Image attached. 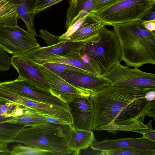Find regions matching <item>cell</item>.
<instances>
[{
  "mask_svg": "<svg viewBox=\"0 0 155 155\" xmlns=\"http://www.w3.org/2000/svg\"><path fill=\"white\" fill-rule=\"evenodd\" d=\"M102 155H155V150L125 148L112 151H98Z\"/></svg>",
  "mask_w": 155,
  "mask_h": 155,
  "instance_id": "24",
  "label": "cell"
},
{
  "mask_svg": "<svg viewBox=\"0 0 155 155\" xmlns=\"http://www.w3.org/2000/svg\"><path fill=\"white\" fill-rule=\"evenodd\" d=\"M155 87L116 86L111 85L91 93L94 107L92 130L113 134L118 131L142 134L152 129V120L144 124L146 116L155 119V101L145 98Z\"/></svg>",
  "mask_w": 155,
  "mask_h": 155,
  "instance_id": "1",
  "label": "cell"
},
{
  "mask_svg": "<svg viewBox=\"0 0 155 155\" xmlns=\"http://www.w3.org/2000/svg\"><path fill=\"white\" fill-rule=\"evenodd\" d=\"M155 8L147 13L141 20L143 21L155 20Z\"/></svg>",
  "mask_w": 155,
  "mask_h": 155,
  "instance_id": "32",
  "label": "cell"
},
{
  "mask_svg": "<svg viewBox=\"0 0 155 155\" xmlns=\"http://www.w3.org/2000/svg\"><path fill=\"white\" fill-rule=\"evenodd\" d=\"M40 65L56 74L66 71H77L89 73L78 68L63 63H47Z\"/></svg>",
  "mask_w": 155,
  "mask_h": 155,
  "instance_id": "26",
  "label": "cell"
},
{
  "mask_svg": "<svg viewBox=\"0 0 155 155\" xmlns=\"http://www.w3.org/2000/svg\"><path fill=\"white\" fill-rule=\"evenodd\" d=\"M50 152L40 149L32 147L18 143L12 147L10 155H51Z\"/></svg>",
  "mask_w": 155,
  "mask_h": 155,
  "instance_id": "23",
  "label": "cell"
},
{
  "mask_svg": "<svg viewBox=\"0 0 155 155\" xmlns=\"http://www.w3.org/2000/svg\"><path fill=\"white\" fill-rule=\"evenodd\" d=\"M75 128L92 130L94 115L93 102L89 97H81L68 104Z\"/></svg>",
  "mask_w": 155,
  "mask_h": 155,
  "instance_id": "12",
  "label": "cell"
},
{
  "mask_svg": "<svg viewBox=\"0 0 155 155\" xmlns=\"http://www.w3.org/2000/svg\"><path fill=\"white\" fill-rule=\"evenodd\" d=\"M0 46L13 55L24 54L40 46L36 37L18 25H0Z\"/></svg>",
  "mask_w": 155,
  "mask_h": 155,
  "instance_id": "6",
  "label": "cell"
},
{
  "mask_svg": "<svg viewBox=\"0 0 155 155\" xmlns=\"http://www.w3.org/2000/svg\"><path fill=\"white\" fill-rule=\"evenodd\" d=\"M7 122L18 124L24 127L50 123L47 120L45 115L26 107L22 114L14 117Z\"/></svg>",
  "mask_w": 155,
  "mask_h": 155,
  "instance_id": "20",
  "label": "cell"
},
{
  "mask_svg": "<svg viewBox=\"0 0 155 155\" xmlns=\"http://www.w3.org/2000/svg\"><path fill=\"white\" fill-rule=\"evenodd\" d=\"M116 86L155 87V74L131 68L118 62L104 76Z\"/></svg>",
  "mask_w": 155,
  "mask_h": 155,
  "instance_id": "7",
  "label": "cell"
},
{
  "mask_svg": "<svg viewBox=\"0 0 155 155\" xmlns=\"http://www.w3.org/2000/svg\"><path fill=\"white\" fill-rule=\"evenodd\" d=\"M68 0V1H69H69H71V0Z\"/></svg>",
  "mask_w": 155,
  "mask_h": 155,
  "instance_id": "38",
  "label": "cell"
},
{
  "mask_svg": "<svg viewBox=\"0 0 155 155\" xmlns=\"http://www.w3.org/2000/svg\"><path fill=\"white\" fill-rule=\"evenodd\" d=\"M0 83H1V82H0Z\"/></svg>",
  "mask_w": 155,
  "mask_h": 155,
  "instance_id": "39",
  "label": "cell"
},
{
  "mask_svg": "<svg viewBox=\"0 0 155 155\" xmlns=\"http://www.w3.org/2000/svg\"><path fill=\"white\" fill-rule=\"evenodd\" d=\"M145 98L148 101H155V90L148 91L145 95Z\"/></svg>",
  "mask_w": 155,
  "mask_h": 155,
  "instance_id": "36",
  "label": "cell"
},
{
  "mask_svg": "<svg viewBox=\"0 0 155 155\" xmlns=\"http://www.w3.org/2000/svg\"><path fill=\"white\" fill-rule=\"evenodd\" d=\"M66 140L69 148L73 151V155L80 154L81 151L91 147L96 140L92 130L75 128L68 125L66 133Z\"/></svg>",
  "mask_w": 155,
  "mask_h": 155,
  "instance_id": "15",
  "label": "cell"
},
{
  "mask_svg": "<svg viewBox=\"0 0 155 155\" xmlns=\"http://www.w3.org/2000/svg\"><path fill=\"white\" fill-rule=\"evenodd\" d=\"M32 61L39 64L52 62L66 64L98 76L89 65L84 62L80 52L74 53L64 56L52 55L41 60Z\"/></svg>",
  "mask_w": 155,
  "mask_h": 155,
  "instance_id": "17",
  "label": "cell"
},
{
  "mask_svg": "<svg viewBox=\"0 0 155 155\" xmlns=\"http://www.w3.org/2000/svg\"><path fill=\"white\" fill-rule=\"evenodd\" d=\"M33 61L48 81L51 92L67 104L77 99L90 96L89 91L71 85L56 74Z\"/></svg>",
  "mask_w": 155,
  "mask_h": 155,
  "instance_id": "9",
  "label": "cell"
},
{
  "mask_svg": "<svg viewBox=\"0 0 155 155\" xmlns=\"http://www.w3.org/2000/svg\"><path fill=\"white\" fill-rule=\"evenodd\" d=\"M13 117H6L0 114V123L7 122Z\"/></svg>",
  "mask_w": 155,
  "mask_h": 155,
  "instance_id": "37",
  "label": "cell"
},
{
  "mask_svg": "<svg viewBox=\"0 0 155 155\" xmlns=\"http://www.w3.org/2000/svg\"><path fill=\"white\" fill-rule=\"evenodd\" d=\"M24 108L14 103H0V114L6 117H16L22 114Z\"/></svg>",
  "mask_w": 155,
  "mask_h": 155,
  "instance_id": "25",
  "label": "cell"
},
{
  "mask_svg": "<svg viewBox=\"0 0 155 155\" xmlns=\"http://www.w3.org/2000/svg\"><path fill=\"white\" fill-rule=\"evenodd\" d=\"M143 137L149 140L155 141V130L152 129L143 133Z\"/></svg>",
  "mask_w": 155,
  "mask_h": 155,
  "instance_id": "33",
  "label": "cell"
},
{
  "mask_svg": "<svg viewBox=\"0 0 155 155\" xmlns=\"http://www.w3.org/2000/svg\"><path fill=\"white\" fill-rule=\"evenodd\" d=\"M122 0H95L89 13H94L100 10Z\"/></svg>",
  "mask_w": 155,
  "mask_h": 155,
  "instance_id": "28",
  "label": "cell"
},
{
  "mask_svg": "<svg viewBox=\"0 0 155 155\" xmlns=\"http://www.w3.org/2000/svg\"><path fill=\"white\" fill-rule=\"evenodd\" d=\"M39 36L46 42L48 46L54 45L65 41L60 39V36L54 35L45 29H39Z\"/></svg>",
  "mask_w": 155,
  "mask_h": 155,
  "instance_id": "27",
  "label": "cell"
},
{
  "mask_svg": "<svg viewBox=\"0 0 155 155\" xmlns=\"http://www.w3.org/2000/svg\"><path fill=\"white\" fill-rule=\"evenodd\" d=\"M86 42L64 41L51 46L35 48L23 55L32 61L41 60L52 55H66L80 52Z\"/></svg>",
  "mask_w": 155,
  "mask_h": 155,
  "instance_id": "14",
  "label": "cell"
},
{
  "mask_svg": "<svg viewBox=\"0 0 155 155\" xmlns=\"http://www.w3.org/2000/svg\"><path fill=\"white\" fill-rule=\"evenodd\" d=\"M23 127L9 122L0 123V144L12 142L14 137Z\"/></svg>",
  "mask_w": 155,
  "mask_h": 155,
  "instance_id": "22",
  "label": "cell"
},
{
  "mask_svg": "<svg viewBox=\"0 0 155 155\" xmlns=\"http://www.w3.org/2000/svg\"><path fill=\"white\" fill-rule=\"evenodd\" d=\"M10 59L7 52L0 46V71L9 69L11 65Z\"/></svg>",
  "mask_w": 155,
  "mask_h": 155,
  "instance_id": "30",
  "label": "cell"
},
{
  "mask_svg": "<svg viewBox=\"0 0 155 155\" xmlns=\"http://www.w3.org/2000/svg\"><path fill=\"white\" fill-rule=\"evenodd\" d=\"M64 0H38L35 9V14L43 11Z\"/></svg>",
  "mask_w": 155,
  "mask_h": 155,
  "instance_id": "29",
  "label": "cell"
},
{
  "mask_svg": "<svg viewBox=\"0 0 155 155\" xmlns=\"http://www.w3.org/2000/svg\"><path fill=\"white\" fill-rule=\"evenodd\" d=\"M66 82L79 88L95 92L111 85L110 81L104 76L77 71H66L57 74Z\"/></svg>",
  "mask_w": 155,
  "mask_h": 155,
  "instance_id": "11",
  "label": "cell"
},
{
  "mask_svg": "<svg viewBox=\"0 0 155 155\" xmlns=\"http://www.w3.org/2000/svg\"><path fill=\"white\" fill-rule=\"evenodd\" d=\"M9 143L0 144V155H10V150L8 148Z\"/></svg>",
  "mask_w": 155,
  "mask_h": 155,
  "instance_id": "35",
  "label": "cell"
},
{
  "mask_svg": "<svg viewBox=\"0 0 155 155\" xmlns=\"http://www.w3.org/2000/svg\"><path fill=\"white\" fill-rule=\"evenodd\" d=\"M155 5V0H122L93 14L105 26H113L141 20Z\"/></svg>",
  "mask_w": 155,
  "mask_h": 155,
  "instance_id": "5",
  "label": "cell"
},
{
  "mask_svg": "<svg viewBox=\"0 0 155 155\" xmlns=\"http://www.w3.org/2000/svg\"><path fill=\"white\" fill-rule=\"evenodd\" d=\"M95 0H71L66 14V29L82 18L87 15Z\"/></svg>",
  "mask_w": 155,
  "mask_h": 155,
  "instance_id": "19",
  "label": "cell"
},
{
  "mask_svg": "<svg viewBox=\"0 0 155 155\" xmlns=\"http://www.w3.org/2000/svg\"><path fill=\"white\" fill-rule=\"evenodd\" d=\"M87 15L82 18L68 28L67 31L60 36V39L66 41L79 28Z\"/></svg>",
  "mask_w": 155,
  "mask_h": 155,
  "instance_id": "31",
  "label": "cell"
},
{
  "mask_svg": "<svg viewBox=\"0 0 155 155\" xmlns=\"http://www.w3.org/2000/svg\"><path fill=\"white\" fill-rule=\"evenodd\" d=\"M97 151H112L125 148L155 150V141L143 137L139 138H127L109 140L106 138L101 141H94L91 146Z\"/></svg>",
  "mask_w": 155,
  "mask_h": 155,
  "instance_id": "13",
  "label": "cell"
},
{
  "mask_svg": "<svg viewBox=\"0 0 155 155\" xmlns=\"http://www.w3.org/2000/svg\"><path fill=\"white\" fill-rule=\"evenodd\" d=\"M0 86L31 100L63 108L69 110L67 103L49 91L35 86L25 79L18 78L13 81L0 83Z\"/></svg>",
  "mask_w": 155,
  "mask_h": 155,
  "instance_id": "8",
  "label": "cell"
},
{
  "mask_svg": "<svg viewBox=\"0 0 155 155\" xmlns=\"http://www.w3.org/2000/svg\"><path fill=\"white\" fill-rule=\"evenodd\" d=\"M17 6L19 18L25 23L27 31L35 37L37 34L34 25L35 9L38 0H11Z\"/></svg>",
  "mask_w": 155,
  "mask_h": 155,
  "instance_id": "18",
  "label": "cell"
},
{
  "mask_svg": "<svg viewBox=\"0 0 155 155\" xmlns=\"http://www.w3.org/2000/svg\"><path fill=\"white\" fill-rule=\"evenodd\" d=\"M17 6L11 0H0V25L17 26Z\"/></svg>",
  "mask_w": 155,
  "mask_h": 155,
  "instance_id": "21",
  "label": "cell"
},
{
  "mask_svg": "<svg viewBox=\"0 0 155 155\" xmlns=\"http://www.w3.org/2000/svg\"><path fill=\"white\" fill-rule=\"evenodd\" d=\"M142 20L113 26L120 48V61L137 68L155 64V33L147 29Z\"/></svg>",
  "mask_w": 155,
  "mask_h": 155,
  "instance_id": "2",
  "label": "cell"
},
{
  "mask_svg": "<svg viewBox=\"0 0 155 155\" xmlns=\"http://www.w3.org/2000/svg\"><path fill=\"white\" fill-rule=\"evenodd\" d=\"M68 125L50 123L23 127L12 142L48 151L54 155L72 154L66 143Z\"/></svg>",
  "mask_w": 155,
  "mask_h": 155,
  "instance_id": "4",
  "label": "cell"
},
{
  "mask_svg": "<svg viewBox=\"0 0 155 155\" xmlns=\"http://www.w3.org/2000/svg\"><path fill=\"white\" fill-rule=\"evenodd\" d=\"M10 61L18 71L19 77L27 80L38 87L50 91L48 81L31 60L23 54H13Z\"/></svg>",
  "mask_w": 155,
  "mask_h": 155,
  "instance_id": "10",
  "label": "cell"
},
{
  "mask_svg": "<svg viewBox=\"0 0 155 155\" xmlns=\"http://www.w3.org/2000/svg\"><path fill=\"white\" fill-rule=\"evenodd\" d=\"M120 53L115 32L105 26L97 35L86 41L80 51L81 55L88 59L97 74L102 76L120 62Z\"/></svg>",
  "mask_w": 155,
  "mask_h": 155,
  "instance_id": "3",
  "label": "cell"
},
{
  "mask_svg": "<svg viewBox=\"0 0 155 155\" xmlns=\"http://www.w3.org/2000/svg\"><path fill=\"white\" fill-rule=\"evenodd\" d=\"M105 26L93 13H89L79 28L66 41H87L97 35Z\"/></svg>",
  "mask_w": 155,
  "mask_h": 155,
  "instance_id": "16",
  "label": "cell"
},
{
  "mask_svg": "<svg viewBox=\"0 0 155 155\" xmlns=\"http://www.w3.org/2000/svg\"><path fill=\"white\" fill-rule=\"evenodd\" d=\"M142 24L149 31H155V20L143 21L142 22Z\"/></svg>",
  "mask_w": 155,
  "mask_h": 155,
  "instance_id": "34",
  "label": "cell"
}]
</instances>
